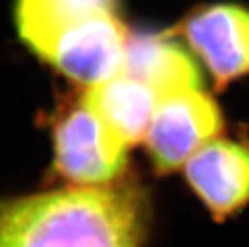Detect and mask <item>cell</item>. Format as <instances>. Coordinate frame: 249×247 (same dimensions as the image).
<instances>
[{"mask_svg": "<svg viewBox=\"0 0 249 247\" xmlns=\"http://www.w3.org/2000/svg\"><path fill=\"white\" fill-rule=\"evenodd\" d=\"M145 196L130 185L71 186L0 202V247H142Z\"/></svg>", "mask_w": 249, "mask_h": 247, "instance_id": "obj_1", "label": "cell"}, {"mask_svg": "<svg viewBox=\"0 0 249 247\" xmlns=\"http://www.w3.org/2000/svg\"><path fill=\"white\" fill-rule=\"evenodd\" d=\"M55 169L76 185H108L125 170L130 146L82 99L56 119Z\"/></svg>", "mask_w": 249, "mask_h": 247, "instance_id": "obj_2", "label": "cell"}, {"mask_svg": "<svg viewBox=\"0 0 249 247\" xmlns=\"http://www.w3.org/2000/svg\"><path fill=\"white\" fill-rule=\"evenodd\" d=\"M224 127L217 103L199 88H183L158 99L145 136L151 161L160 172H172Z\"/></svg>", "mask_w": 249, "mask_h": 247, "instance_id": "obj_3", "label": "cell"}, {"mask_svg": "<svg viewBox=\"0 0 249 247\" xmlns=\"http://www.w3.org/2000/svg\"><path fill=\"white\" fill-rule=\"evenodd\" d=\"M171 33L187 40L219 87L249 74V8L243 5H203Z\"/></svg>", "mask_w": 249, "mask_h": 247, "instance_id": "obj_4", "label": "cell"}, {"mask_svg": "<svg viewBox=\"0 0 249 247\" xmlns=\"http://www.w3.org/2000/svg\"><path fill=\"white\" fill-rule=\"evenodd\" d=\"M129 35L121 13L95 18L65 35L45 63L68 79L93 87L123 72Z\"/></svg>", "mask_w": 249, "mask_h": 247, "instance_id": "obj_5", "label": "cell"}, {"mask_svg": "<svg viewBox=\"0 0 249 247\" xmlns=\"http://www.w3.org/2000/svg\"><path fill=\"white\" fill-rule=\"evenodd\" d=\"M183 167L192 190L217 220L249 204V145L214 138Z\"/></svg>", "mask_w": 249, "mask_h": 247, "instance_id": "obj_6", "label": "cell"}, {"mask_svg": "<svg viewBox=\"0 0 249 247\" xmlns=\"http://www.w3.org/2000/svg\"><path fill=\"white\" fill-rule=\"evenodd\" d=\"M121 13V0H15L13 21L21 42L47 61L65 35L95 18Z\"/></svg>", "mask_w": 249, "mask_h": 247, "instance_id": "obj_7", "label": "cell"}, {"mask_svg": "<svg viewBox=\"0 0 249 247\" xmlns=\"http://www.w3.org/2000/svg\"><path fill=\"white\" fill-rule=\"evenodd\" d=\"M123 72L148 85L158 98L201 87V72L195 60L169 31L129 35Z\"/></svg>", "mask_w": 249, "mask_h": 247, "instance_id": "obj_8", "label": "cell"}, {"mask_svg": "<svg viewBox=\"0 0 249 247\" xmlns=\"http://www.w3.org/2000/svg\"><path fill=\"white\" fill-rule=\"evenodd\" d=\"M81 99L132 146L145 141L160 98L143 82L121 72L113 79L89 87Z\"/></svg>", "mask_w": 249, "mask_h": 247, "instance_id": "obj_9", "label": "cell"}]
</instances>
